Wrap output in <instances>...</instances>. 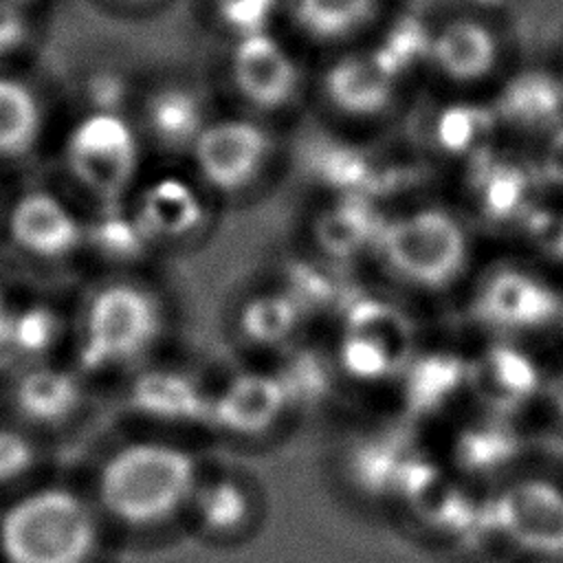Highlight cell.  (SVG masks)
Masks as SVG:
<instances>
[{"mask_svg":"<svg viewBox=\"0 0 563 563\" xmlns=\"http://www.w3.org/2000/svg\"><path fill=\"white\" fill-rule=\"evenodd\" d=\"M205 466L178 435L121 427L73 468L121 545L185 521Z\"/></svg>","mask_w":563,"mask_h":563,"instance_id":"6da1fadb","label":"cell"},{"mask_svg":"<svg viewBox=\"0 0 563 563\" xmlns=\"http://www.w3.org/2000/svg\"><path fill=\"white\" fill-rule=\"evenodd\" d=\"M169 325V301L136 271L90 275L68 295V361L103 391L154 361Z\"/></svg>","mask_w":563,"mask_h":563,"instance_id":"7a4b0ae2","label":"cell"},{"mask_svg":"<svg viewBox=\"0 0 563 563\" xmlns=\"http://www.w3.org/2000/svg\"><path fill=\"white\" fill-rule=\"evenodd\" d=\"M117 548L73 466L0 504V563H112Z\"/></svg>","mask_w":563,"mask_h":563,"instance_id":"3957f363","label":"cell"},{"mask_svg":"<svg viewBox=\"0 0 563 563\" xmlns=\"http://www.w3.org/2000/svg\"><path fill=\"white\" fill-rule=\"evenodd\" d=\"M88 220L51 180L11 187L0 222V268L15 282L70 290L86 277Z\"/></svg>","mask_w":563,"mask_h":563,"instance_id":"277c9868","label":"cell"},{"mask_svg":"<svg viewBox=\"0 0 563 563\" xmlns=\"http://www.w3.org/2000/svg\"><path fill=\"white\" fill-rule=\"evenodd\" d=\"M145 145L132 114L90 106L55 134L53 185L86 213H106L130 202L141 185Z\"/></svg>","mask_w":563,"mask_h":563,"instance_id":"5b68a950","label":"cell"},{"mask_svg":"<svg viewBox=\"0 0 563 563\" xmlns=\"http://www.w3.org/2000/svg\"><path fill=\"white\" fill-rule=\"evenodd\" d=\"M374 251L405 288L438 292L462 279L471 262V238L457 213L422 205L380 220Z\"/></svg>","mask_w":563,"mask_h":563,"instance_id":"8992f818","label":"cell"},{"mask_svg":"<svg viewBox=\"0 0 563 563\" xmlns=\"http://www.w3.org/2000/svg\"><path fill=\"white\" fill-rule=\"evenodd\" d=\"M103 391L68 356L9 369L0 376V413L68 449L88 431Z\"/></svg>","mask_w":563,"mask_h":563,"instance_id":"52a82bcc","label":"cell"},{"mask_svg":"<svg viewBox=\"0 0 563 563\" xmlns=\"http://www.w3.org/2000/svg\"><path fill=\"white\" fill-rule=\"evenodd\" d=\"M486 519L523 563H563V477L519 473L504 479Z\"/></svg>","mask_w":563,"mask_h":563,"instance_id":"ba28073f","label":"cell"},{"mask_svg":"<svg viewBox=\"0 0 563 563\" xmlns=\"http://www.w3.org/2000/svg\"><path fill=\"white\" fill-rule=\"evenodd\" d=\"M275 141L253 114L211 117L194 139L187 156L205 191L238 196L266 169Z\"/></svg>","mask_w":563,"mask_h":563,"instance_id":"9c48e42d","label":"cell"},{"mask_svg":"<svg viewBox=\"0 0 563 563\" xmlns=\"http://www.w3.org/2000/svg\"><path fill=\"white\" fill-rule=\"evenodd\" d=\"M57 128L46 90L26 68L0 70V174L48 156Z\"/></svg>","mask_w":563,"mask_h":563,"instance_id":"30bf717a","label":"cell"},{"mask_svg":"<svg viewBox=\"0 0 563 563\" xmlns=\"http://www.w3.org/2000/svg\"><path fill=\"white\" fill-rule=\"evenodd\" d=\"M229 81L253 112L288 108L301 90V68L286 42L273 31L233 37Z\"/></svg>","mask_w":563,"mask_h":563,"instance_id":"8fae6325","label":"cell"},{"mask_svg":"<svg viewBox=\"0 0 563 563\" xmlns=\"http://www.w3.org/2000/svg\"><path fill=\"white\" fill-rule=\"evenodd\" d=\"M490 323L519 336H537L563 328V290L537 271L501 266L479 290Z\"/></svg>","mask_w":563,"mask_h":563,"instance_id":"7c38bea8","label":"cell"},{"mask_svg":"<svg viewBox=\"0 0 563 563\" xmlns=\"http://www.w3.org/2000/svg\"><path fill=\"white\" fill-rule=\"evenodd\" d=\"M68 295L70 290L59 288L18 286L0 376L22 365L68 356Z\"/></svg>","mask_w":563,"mask_h":563,"instance_id":"4fadbf2b","label":"cell"},{"mask_svg":"<svg viewBox=\"0 0 563 563\" xmlns=\"http://www.w3.org/2000/svg\"><path fill=\"white\" fill-rule=\"evenodd\" d=\"M398 86L400 70L380 48L341 53L321 75L325 101L356 119H369L391 108Z\"/></svg>","mask_w":563,"mask_h":563,"instance_id":"5bb4252c","label":"cell"},{"mask_svg":"<svg viewBox=\"0 0 563 563\" xmlns=\"http://www.w3.org/2000/svg\"><path fill=\"white\" fill-rule=\"evenodd\" d=\"M499 59L501 40L482 18L453 15L427 33L424 62L451 84H479L495 73Z\"/></svg>","mask_w":563,"mask_h":563,"instance_id":"9a60e30c","label":"cell"},{"mask_svg":"<svg viewBox=\"0 0 563 563\" xmlns=\"http://www.w3.org/2000/svg\"><path fill=\"white\" fill-rule=\"evenodd\" d=\"M260 515V495L240 471L209 468L194 490L185 523L202 539L235 541L251 532Z\"/></svg>","mask_w":563,"mask_h":563,"instance_id":"2e32d148","label":"cell"},{"mask_svg":"<svg viewBox=\"0 0 563 563\" xmlns=\"http://www.w3.org/2000/svg\"><path fill=\"white\" fill-rule=\"evenodd\" d=\"M143 145H154L172 152H189L198 132L211 119L205 112V101L196 88L163 81L143 92L139 108L130 112Z\"/></svg>","mask_w":563,"mask_h":563,"instance_id":"e0dca14e","label":"cell"},{"mask_svg":"<svg viewBox=\"0 0 563 563\" xmlns=\"http://www.w3.org/2000/svg\"><path fill=\"white\" fill-rule=\"evenodd\" d=\"M202 191L198 180L161 176L139 185L125 207L147 242L180 240L202 224Z\"/></svg>","mask_w":563,"mask_h":563,"instance_id":"ac0fdd59","label":"cell"},{"mask_svg":"<svg viewBox=\"0 0 563 563\" xmlns=\"http://www.w3.org/2000/svg\"><path fill=\"white\" fill-rule=\"evenodd\" d=\"M288 407L286 387L266 374H238L209 398V416L227 431L255 435L266 431Z\"/></svg>","mask_w":563,"mask_h":563,"instance_id":"d6986e66","label":"cell"},{"mask_svg":"<svg viewBox=\"0 0 563 563\" xmlns=\"http://www.w3.org/2000/svg\"><path fill=\"white\" fill-rule=\"evenodd\" d=\"M66 451L0 413V504L66 468Z\"/></svg>","mask_w":563,"mask_h":563,"instance_id":"ffe728a7","label":"cell"},{"mask_svg":"<svg viewBox=\"0 0 563 563\" xmlns=\"http://www.w3.org/2000/svg\"><path fill=\"white\" fill-rule=\"evenodd\" d=\"M468 380L477 383L488 394L493 407L504 413L543 396L545 369H541L534 356L517 347V343H506L501 352L497 347V352L486 354L477 365L468 367Z\"/></svg>","mask_w":563,"mask_h":563,"instance_id":"44dd1931","label":"cell"},{"mask_svg":"<svg viewBox=\"0 0 563 563\" xmlns=\"http://www.w3.org/2000/svg\"><path fill=\"white\" fill-rule=\"evenodd\" d=\"M383 0H284L295 29L319 44H343L365 31Z\"/></svg>","mask_w":563,"mask_h":563,"instance_id":"7402d4cb","label":"cell"},{"mask_svg":"<svg viewBox=\"0 0 563 563\" xmlns=\"http://www.w3.org/2000/svg\"><path fill=\"white\" fill-rule=\"evenodd\" d=\"M297 303L282 292L251 297L238 317V328L249 343L275 345L288 341L299 325Z\"/></svg>","mask_w":563,"mask_h":563,"instance_id":"603a6c76","label":"cell"},{"mask_svg":"<svg viewBox=\"0 0 563 563\" xmlns=\"http://www.w3.org/2000/svg\"><path fill=\"white\" fill-rule=\"evenodd\" d=\"M44 18L40 11L13 0H0V70L26 68L37 51Z\"/></svg>","mask_w":563,"mask_h":563,"instance_id":"cb8c5ba5","label":"cell"},{"mask_svg":"<svg viewBox=\"0 0 563 563\" xmlns=\"http://www.w3.org/2000/svg\"><path fill=\"white\" fill-rule=\"evenodd\" d=\"M515 95L510 97L508 112L523 121L548 123L554 121L563 106L561 88L548 77H530L515 86Z\"/></svg>","mask_w":563,"mask_h":563,"instance_id":"d4e9b609","label":"cell"},{"mask_svg":"<svg viewBox=\"0 0 563 563\" xmlns=\"http://www.w3.org/2000/svg\"><path fill=\"white\" fill-rule=\"evenodd\" d=\"M284 7V0H211V9L222 26L233 37L271 31L275 13Z\"/></svg>","mask_w":563,"mask_h":563,"instance_id":"484cf974","label":"cell"},{"mask_svg":"<svg viewBox=\"0 0 563 563\" xmlns=\"http://www.w3.org/2000/svg\"><path fill=\"white\" fill-rule=\"evenodd\" d=\"M532 235L543 255L563 264V213L534 216Z\"/></svg>","mask_w":563,"mask_h":563,"instance_id":"4316f807","label":"cell"},{"mask_svg":"<svg viewBox=\"0 0 563 563\" xmlns=\"http://www.w3.org/2000/svg\"><path fill=\"white\" fill-rule=\"evenodd\" d=\"M541 169H543L545 180H550L554 185H563V128H559L550 136L543 158H541Z\"/></svg>","mask_w":563,"mask_h":563,"instance_id":"83f0119b","label":"cell"},{"mask_svg":"<svg viewBox=\"0 0 563 563\" xmlns=\"http://www.w3.org/2000/svg\"><path fill=\"white\" fill-rule=\"evenodd\" d=\"M18 286L20 284L0 268V365H2V356H4L7 332H9V321H11V310H13Z\"/></svg>","mask_w":563,"mask_h":563,"instance_id":"f1b7e54d","label":"cell"},{"mask_svg":"<svg viewBox=\"0 0 563 563\" xmlns=\"http://www.w3.org/2000/svg\"><path fill=\"white\" fill-rule=\"evenodd\" d=\"M543 398L548 400L552 413L563 422V365L554 372H545Z\"/></svg>","mask_w":563,"mask_h":563,"instance_id":"f546056e","label":"cell"},{"mask_svg":"<svg viewBox=\"0 0 563 563\" xmlns=\"http://www.w3.org/2000/svg\"><path fill=\"white\" fill-rule=\"evenodd\" d=\"M110 4H117V7H125V9H132V7H147L156 0H106Z\"/></svg>","mask_w":563,"mask_h":563,"instance_id":"4dcf8cb0","label":"cell"},{"mask_svg":"<svg viewBox=\"0 0 563 563\" xmlns=\"http://www.w3.org/2000/svg\"><path fill=\"white\" fill-rule=\"evenodd\" d=\"M4 178H7V176H2V174H0V222H2V213H4V205H7V198H9V191H11V187H7V183H4Z\"/></svg>","mask_w":563,"mask_h":563,"instance_id":"1f68e13d","label":"cell"},{"mask_svg":"<svg viewBox=\"0 0 563 563\" xmlns=\"http://www.w3.org/2000/svg\"><path fill=\"white\" fill-rule=\"evenodd\" d=\"M13 2H20V4L31 7V9H35V11H40V13H42L44 4H46V2H51V0H13Z\"/></svg>","mask_w":563,"mask_h":563,"instance_id":"d6a6232c","label":"cell"}]
</instances>
